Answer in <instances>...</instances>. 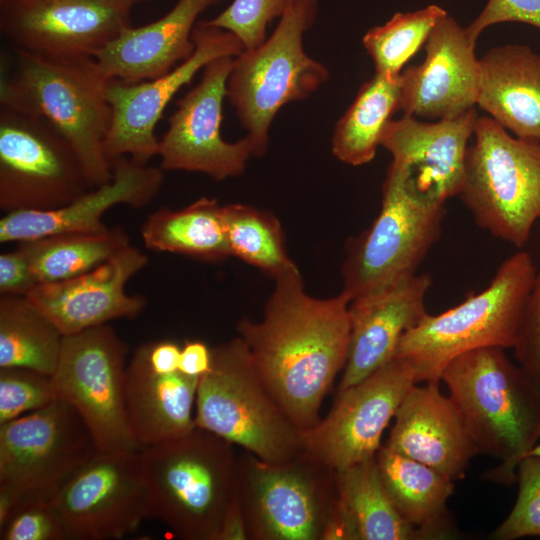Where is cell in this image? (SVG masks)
I'll list each match as a JSON object with an SVG mask.
<instances>
[{
	"mask_svg": "<svg viewBox=\"0 0 540 540\" xmlns=\"http://www.w3.org/2000/svg\"><path fill=\"white\" fill-rule=\"evenodd\" d=\"M274 281L262 320L243 318L236 328L265 385L304 431L319 422L323 398L345 367L350 298L310 296L297 267Z\"/></svg>",
	"mask_w": 540,
	"mask_h": 540,
	"instance_id": "1",
	"label": "cell"
},
{
	"mask_svg": "<svg viewBox=\"0 0 540 540\" xmlns=\"http://www.w3.org/2000/svg\"><path fill=\"white\" fill-rule=\"evenodd\" d=\"M0 80V106L41 116L70 142L89 184L112 179L104 142L111 122V79L94 58L58 59L13 48Z\"/></svg>",
	"mask_w": 540,
	"mask_h": 540,
	"instance_id": "2",
	"label": "cell"
},
{
	"mask_svg": "<svg viewBox=\"0 0 540 540\" xmlns=\"http://www.w3.org/2000/svg\"><path fill=\"white\" fill-rule=\"evenodd\" d=\"M441 380L478 453L499 465L488 477L513 484L519 462L540 440V390L500 347L454 358Z\"/></svg>",
	"mask_w": 540,
	"mask_h": 540,
	"instance_id": "3",
	"label": "cell"
},
{
	"mask_svg": "<svg viewBox=\"0 0 540 540\" xmlns=\"http://www.w3.org/2000/svg\"><path fill=\"white\" fill-rule=\"evenodd\" d=\"M234 444L205 429L142 448L150 495L149 518L179 538L217 540L237 496Z\"/></svg>",
	"mask_w": 540,
	"mask_h": 540,
	"instance_id": "4",
	"label": "cell"
},
{
	"mask_svg": "<svg viewBox=\"0 0 540 540\" xmlns=\"http://www.w3.org/2000/svg\"><path fill=\"white\" fill-rule=\"evenodd\" d=\"M531 255L505 259L483 291L438 315L427 314L401 337L395 356L408 362L419 382H440L445 367L466 352L513 348L536 274Z\"/></svg>",
	"mask_w": 540,
	"mask_h": 540,
	"instance_id": "5",
	"label": "cell"
},
{
	"mask_svg": "<svg viewBox=\"0 0 540 540\" xmlns=\"http://www.w3.org/2000/svg\"><path fill=\"white\" fill-rule=\"evenodd\" d=\"M195 423L269 463L304 453L302 430L267 388L239 336L212 349L210 368L199 379Z\"/></svg>",
	"mask_w": 540,
	"mask_h": 540,
	"instance_id": "6",
	"label": "cell"
},
{
	"mask_svg": "<svg viewBox=\"0 0 540 540\" xmlns=\"http://www.w3.org/2000/svg\"><path fill=\"white\" fill-rule=\"evenodd\" d=\"M318 7V0H293L263 43L233 58L226 97L256 157L267 150L279 110L307 99L329 78L328 69L304 49V35L315 22Z\"/></svg>",
	"mask_w": 540,
	"mask_h": 540,
	"instance_id": "7",
	"label": "cell"
},
{
	"mask_svg": "<svg viewBox=\"0 0 540 540\" xmlns=\"http://www.w3.org/2000/svg\"><path fill=\"white\" fill-rule=\"evenodd\" d=\"M460 196L475 222L517 248L540 218V140L510 135L478 117Z\"/></svg>",
	"mask_w": 540,
	"mask_h": 540,
	"instance_id": "8",
	"label": "cell"
},
{
	"mask_svg": "<svg viewBox=\"0 0 540 540\" xmlns=\"http://www.w3.org/2000/svg\"><path fill=\"white\" fill-rule=\"evenodd\" d=\"M237 497L248 539L324 540L336 471L305 453L269 463L247 452L238 456Z\"/></svg>",
	"mask_w": 540,
	"mask_h": 540,
	"instance_id": "9",
	"label": "cell"
},
{
	"mask_svg": "<svg viewBox=\"0 0 540 540\" xmlns=\"http://www.w3.org/2000/svg\"><path fill=\"white\" fill-rule=\"evenodd\" d=\"M445 213L444 205L410 193L389 166L378 216L347 247L342 292L352 301L415 274L440 237Z\"/></svg>",
	"mask_w": 540,
	"mask_h": 540,
	"instance_id": "10",
	"label": "cell"
},
{
	"mask_svg": "<svg viewBox=\"0 0 540 540\" xmlns=\"http://www.w3.org/2000/svg\"><path fill=\"white\" fill-rule=\"evenodd\" d=\"M92 187L66 137L45 118L0 106V209L49 210Z\"/></svg>",
	"mask_w": 540,
	"mask_h": 540,
	"instance_id": "11",
	"label": "cell"
},
{
	"mask_svg": "<svg viewBox=\"0 0 540 540\" xmlns=\"http://www.w3.org/2000/svg\"><path fill=\"white\" fill-rule=\"evenodd\" d=\"M126 343L108 324L63 337L51 375L57 398L70 404L100 451H140L125 405Z\"/></svg>",
	"mask_w": 540,
	"mask_h": 540,
	"instance_id": "12",
	"label": "cell"
},
{
	"mask_svg": "<svg viewBox=\"0 0 540 540\" xmlns=\"http://www.w3.org/2000/svg\"><path fill=\"white\" fill-rule=\"evenodd\" d=\"M98 450L79 413L57 399L0 424V487L20 501L53 499Z\"/></svg>",
	"mask_w": 540,
	"mask_h": 540,
	"instance_id": "13",
	"label": "cell"
},
{
	"mask_svg": "<svg viewBox=\"0 0 540 540\" xmlns=\"http://www.w3.org/2000/svg\"><path fill=\"white\" fill-rule=\"evenodd\" d=\"M67 540L120 539L149 518L139 451L98 450L53 497Z\"/></svg>",
	"mask_w": 540,
	"mask_h": 540,
	"instance_id": "14",
	"label": "cell"
},
{
	"mask_svg": "<svg viewBox=\"0 0 540 540\" xmlns=\"http://www.w3.org/2000/svg\"><path fill=\"white\" fill-rule=\"evenodd\" d=\"M417 383L412 366L393 357L367 378L338 391L328 415L302 431L304 453L335 471L374 458L384 430Z\"/></svg>",
	"mask_w": 540,
	"mask_h": 540,
	"instance_id": "15",
	"label": "cell"
},
{
	"mask_svg": "<svg viewBox=\"0 0 540 540\" xmlns=\"http://www.w3.org/2000/svg\"><path fill=\"white\" fill-rule=\"evenodd\" d=\"M192 39V55L169 72L145 81L111 79L107 98L111 107L110 127L104 150L110 162L119 157L146 164L158 154L155 129L163 112L180 89L213 60L235 57L244 47L231 32L198 21Z\"/></svg>",
	"mask_w": 540,
	"mask_h": 540,
	"instance_id": "16",
	"label": "cell"
},
{
	"mask_svg": "<svg viewBox=\"0 0 540 540\" xmlns=\"http://www.w3.org/2000/svg\"><path fill=\"white\" fill-rule=\"evenodd\" d=\"M136 0H0V32L13 48L94 58L130 25Z\"/></svg>",
	"mask_w": 540,
	"mask_h": 540,
	"instance_id": "17",
	"label": "cell"
},
{
	"mask_svg": "<svg viewBox=\"0 0 540 540\" xmlns=\"http://www.w3.org/2000/svg\"><path fill=\"white\" fill-rule=\"evenodd\" d=\"M234 57H220L202 71L200 81L179 101L159 139L160 168L205 174L222 181L241 175L255 156L251 141L222 137L223 103Z\"/></svg>",
	"mask_w": 540,
	"mask_h": 540,
	"instance_id": "18",
	"label": "cell"
},
{
	"mask_svg": "<svg viewBox=\"0 0 540 540\" xmlns=\"http://www.w3.org/2000/svg\"><path fill=\"white\" fill-rule=\"evenodd\" d=\"M477 118L475 108L431 123L403 115L387 122L380 145L392 155L390 166L410 193L426 203L444 205L462 190L468 141Z\"/></svg>",
	"mask_w": 540,
	"mask_h": 540,
	"instance_id": "19",
	"label": "cell"
},
{
	"mask_svg": "<svg viewBox=\"0 0 540 540\" xmlns=\"http://www.w3.org/2000/svg\"><path fill=\"white\" fill-rule=\"evenodd\" d=\"M426 57L400 74L398 110L404 116L452 119L477 104L479 59L466 28L448 14L425 42Z\"/></svg>",
	"mask_w": 540,
	"mask_h": 540,
	"instance_id": "20",
	"label": "cell"
},
{
	"mask_svg": "<svg viewBox=\"0 0 540 540\" xmlns=\"http://www.w3.org/2000/svg\"><path fill=\"white\" fill-rule=\"evenodd\" d=\"M112 179L70 203L49 210H19L0 219V242L22 243L60 234H94L109 229L104 214L114 206L143 208L159 193L163 170L127 157L112 162Z\"/></svg>",
	"mask_w": 540,
	"mask_h": 540,
	"instance_id": "21",
	"label": "cell"
},
{
	"mask_svg": "<svg viewBox=\"0 0 540 540\" xmlns=\"http://www.w3.org/2000/svg\"><path fill=\"white\" fill-rule=\"evenodd\" d=\"M147 263V256L130 244L84 274L36 285L27 297L64 336L111 320L133 319L145 308L146 299L127 293L125 287Z\"/></svg>",
	"mask_w": 540,
	"mask_h": 540,
	"instance_id": "22",
	"label": "cell"
},
{
	"mask_svg": "<svg viewBox=\"0 0 540 540\" xmlns=\"http://www.w3.org/2000/svg\"><path fill=\"white\" fill-rule=\"evenodd\" d=\"M429 274H413L350 301V340L338 391L357 384L388 363L403 334L427 314Z\"/></svg>",
	"mask_w": 540,
	"mask_h": 540,
	"instance_id": "23",
	"label": "cell"
},
{
	"mask_svg": "<svg viewBox=\"0 0 540 540\" xmlns=\"http://www.w3.org/2000/svg\"><path fill=\"white\" fill-rule=\"evenodd\" d=\"M424 383L412 386L402 400L384 445L453 481L460 480L478 450L439 382Z\"/></svg>",
	"mask_w": 540,
	"mask_h": 540,
	"instance_id": "24",
	"label": "cell"
},
{
	"mask_svg": "<svg viewBox=\"0 0 540 540\" xmlns=\"http://www.w3.org/2000/svg\"><path fill=\"white\" fill-rule=\"evenodd\" d=\"M219 1L178 0L156 21L124 28L94 59L109 79L134 83L159 77L192 55L198 18Z\"/></svg>",
	"mask_w": 540,
	"mask_h": 540,
	"instance_id": "25",
	"label": "cell"
},
{
	"mask_svg": "<svg viewBox=\"0 0 540 540\" xmlns=\"http://www.w3.org/2000/svg\"><path fill=\"white\" fill-rule=\"evenodd\" d=\"M199 377L162 371L138 347L126 366L125 405L131 432L140 446L162 443L196 428L193 407Z\"/></svg>",
	"mask_w": 540,
	"mask_h": 540,
	"instance_id": "26",
	"label": "cell"
},
{
	"mask_svg": "<svg viewBox=\"0 0 540 540\" xmlns=\"http://www.w3.org/2000/svg\"><path fill=\"white\" fill-rule=\"evenodd\" d=\"M477 105L517 137L540 140V54L522 44L479 59Z\"/></svg>",
	"mask_w": 540,
	"mask_h": 540,
	"instance_id": "27",
	"label": "cell"
},
{
	"mask_svg": "<svg viewBox=\"0 0 540 540\" xmlns=\"http://www.w3.org/2000/svg\"><path fill=\"white\" fill-rule=\"evenodd\" d=\"M375 460L391 503L421 539L454 535L447 503L454 493L455 481L385 445L380 447Z\"/></svg>",
	"mask_w": 540,
	"mask_h": 540,
	"instance_id": "28",
	"label": "cell"
},
{
	"mask_svg": "<svg viewBox=\"0 0 540 540\" xmlns=\"http://www.w3.org/2000/svg\"><path fill=\"white\" fill-rule=\"evenodd\" d=\"M148 249L185 255L209 262L230 254L222 205L215 198L201 197L185 208H161L151 213L141 227Z\"/></svg>",
	"mask_w": 540,
	"mask_h": 540,
	"instance_id": "29",
	"label": "cell"
},
{
	"mask_svg": "<svg viewBox=\"0 0 540 540\" xmlns=\"http://www.w3.org/2000/svg\"><path fill=\"white\" fill-rule=\"evenodd\" d=\"M400 76L375 73L359 89L334 128L331 150L341 162L360 166L372 161L391 116L398 111Z\"/></svg>",
	"mask_w": 540,
	"mask_h": 540,
	"instance_id": "30",
	"label": "cell"
},
{
	"mask_svg": "<svg viewBox=\"0 0 540 540\" xmlns=\"http://www.w3.org/2000/svg\"><path fill=\"white\" fill-rule=\"evenodd\" d=\"M63 337L27 296L0 294V368L22 367L52 375Z\"/></svg>",
	"mask_w": 540,
	"mask_h": 540,
	"instance_id": "31",
	"label": "cell"
},
{
	"mask_svg": "<svg viewBox=\"0 0 540 540\" xmlns=\"http://www.w3.org/2000/svg\"><path fill=\"white\" fill-rule=\"evenodd\" d=\"M130 245L121 227L102 233L60 234L19 243L40 283L65 281L105 263Z\"/></svg>",
	"mask_w": 540,
	"mask_h": 540,
	"instance_id": "32",
	"label": "cell"
},
{
	"mask_svg": "<svg viewBox=\"0 0 540 540\" xmlns=\"http://www.w3.org/2000/svg\"><path fill=\"white\" fill-rule=\"evenodd\" d=\"M336 481L339 498L355 523L359 540L421 539L391 503L375 457L336 471Z\"/></svg>",
	"mask_w": 540,
	"mask_h": 540,
	"instance_id": "33",
	"label": "cell"
},
{
	"mask_svg": "<svg viewBox=\"0 0 540 540\" xmlns=\"http://www.w3.org/2000/svg\"><path fill=\"white\" fill-rule=\"evenodd\" d=\"M222 217L231 256L273 279L297 267L288 256L284 233L275 215L235 203L222 205Z\"/></svg>",
	"mask_w": 540,
	"mask_h": 540,
	"instance_id": "34",
	"label": "cell"
},
{
	"mask_svg": "<svg viewBox=\"0 0 540 540\" xmlns=\"http://www.w3.org/2000/svg\"><path fill=\"white\" fill-rule=\"evenodd\" d=\"M447 14L432 4L412 12L395 13L385 24L369 29L362 42L374 62L375 73L398 78L404 64Z\"/></svg>",
	"mask_w": 540,
	"mask_h": 540,
	"instance_id": "35",
	"label": "cell"
},
{
	"mask_svg": "<svg viewBox=\"0 0 540 540\" xmlns=\"http://www.w3.org/2000/svg\"><path fill=\"white\" fill-rule=\"evenodd\" d=\"M57 399L51 375L22 367L0 368V424Z\"/></svg>",
	"mask_w": 540,
	"mask_h": 540,
	"instance_id": "36",
	"label": "cell"
},
{
	"mask_svg": "<svg viewBox=\"0 0 540 540\" xmlns=\"http://www.w3.org/2000/svg\"><path fill=\"white\" fill-rule=\"evenodd\" d=\"M516 477L519 489L515 505L505 520L491 533L492 539L540 537V457H524L518 464Z\"/></svg>",
	"mask_w": 540,
	"mask_h": 540,
	"instance_id": "37",
	"label": "cell"
},
{
	"mask_svg": "<svg viewBox=\"0 0 540 540\" xmlns=\"http://www.w3.org/2000/svg\"><path fill=\"white\" fill-rule=\"evenodd\" d=\"M286 9L284 0H233L208 24L234 34L244 49L265 41L268 25L280 18Z\"/></svg>",
	"mask_w": 540,
	"mask_h": 540,
	"instance_id": "38",
	"label": "cell"
},
{
	"mask_svg": "<svg viewBox=\"0 0 540 540\" xmlns=\"http://www.w3.org/2000/svg\"><path fill=\"white\" fill-rule=\"evenodd\" d=\"M1 540H67L52 499L21 500L0 526Z\"/></svg>",
	"mask_w": 540,
	"mask_h": 540,
	"instance_id": "39",
	"label": "cell"
},
{
	"mask_svg": "<svg viewBox=\"0 0 540 540\" xmlns=\"http://www.w3.org/2000/svg\"><path fill=\"white\" fill-rule=\"evenodd\" d=\"M513 349L518 365L540 390V266L525 303Z\"/></svg>",
	"mask_w": 540,
	"mask_h": 540,
	"instance_id": "40",
	"label": "cell"
},
{
	"mask_svg": "<svg viewBox=\"0 0 540 540\" xmlns=\"http://www.w3.org/2000/svg\"><path fill=\"white\" fill-rule=\"evenodd\" d=\"M501 22H521L540 29V0H488L466 31L476 42L485 28Z\"/></svg>",
	"mask_w": 540,
	"mask_h": 540,
	"instance_id": "41",
	"label": "cell"
},
{
	"mask_svg": "<svg viewBox=\"0 0 540 540\" xmlns=\"http://www.w3.org/2000/svg\"><path fill=\"white\" fill-rule=\"evenodd\" d=\"M38 285L30 263L22 250L0 255V294L27 296Z\"/></svg>",
	"mask_w": 540,
	"mask_h": 540,
	"instance_id": "42",
	"label": "cell"
},
{
	"mask_svg": "<svg viewBox=\"0 0 540 540\" xmlns=\"http://www.w3.org/2000/svg\"><path fill=\"white\" fill-rule=\"evenodd\" d=\"M212 349L199 340H188L181 346L179 370L183 373L201 377L211 365Z\"/></svg>",
	"mask_w": 540,
	"mask_h": 540,
	"instance_id": "43",
	"label": "cell"
},
{
	"mask_svg": "<svg viewBox=\"0 0 540 540\" xmlns=\"http://www.w3.org/2000/svg\"><path fill=\"white\" fill-rule=\"evenodd\" d=\"M248 539L245 522L238 497L228 509L217 540H244Z\"/></svg>",
	"mask_w": 540,
	"mask_h": 540,
	"instance_id": "44",
	"label": "cell"
},
{
	"mask_svg": "<svg viewBox=\"0 0 540 540\" xmlns=\"http://www.w3.org/2000/svg\"><path fill=\"white\" fill-rule=\"evenodd\" d=\"M528 455H534V456H539L540 457V443H537L529 452L526 456ZM525 456V457H526Z\"/></svg>",
	"mask_w": 540,
	"mask_h": 540,
	"instance_id": "45",
	"label": "cell"
},
{
	"mask_svg": "<svg viewBox=\"0 0 540 540\" xmlns=\"http://www.w3.org/2000/svg\"><path fill=\"white\" fill-rule=\"evenodd\" d=\"M293 0H284L286 7L292 2Z\"/></svg>",
	"mask_w": 540,
	"mask_h": 540,
	"instance_id": "46",
	"label": "cell"
},
{
	"mask_svg": "<svg viewBox=\"0 0 540 540\" xmlns=\"http://www.w3.org/2000/svg\"><path fill=\"white\" fill-rule=\"evenodd\" d=\"M136 1L139 2V1H146V0H136Z\"/></svg>",
	"mask_w": 540,
	"mask_h": 540,
	"instance_id": "47",
	"label": "cell"
}]
</instances>
